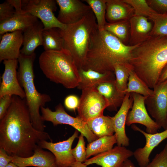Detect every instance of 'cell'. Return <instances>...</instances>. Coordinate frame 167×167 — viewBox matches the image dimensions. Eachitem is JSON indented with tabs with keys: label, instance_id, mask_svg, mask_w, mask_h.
<instances>
[{
	"label": "cell",
	"instance_id": "1",
	"mask_svg": "<svg viewBox=\"0 0 167 167\" xmlns=\"http://www.w3.org/2000/svg\"><path fill=\"white\" fill-rule=\"evenodd\" d=\"M51 140L48 133L36 129L25 98L13 96L11 103L0 122V148L9 155H32L39 142Z\"/></svg>",
	"mask_w": 167,
	"mask_h": 167
},
{
	"label": "cell",
	"instance_id": "2",
	"mask_svg": "<svg viewBox=\"0 0 167 167\" xmlns=\"http://www.w3.org/2000/svg\"><path fill=\"white\" fill-rule=\"evenodd\" d=\"M140 44L126 45L109 32L97 29L92 35L81 69L105 73L114 72V65L116 64L130 66L129 63L132 52Z\"/></svg>",
	"mask_w": 167,
	"mask_h": 167
},
{
	"label": "cell",
	"instance_id": "3",
	"mask_svg": "<svg viewBox=\"0 0 167 167\" xmlns=\"http://www.w3.org/2000/svg\"><path fill=\"white\" fill-rule=\"evenodd\" d=\"M131 69L150 88L158 82L167 65V36H150L133 51Z\"/></svg>",
	"mask_w": 167,
	"mask_h": 167
},
{
	"label": "cell",
	"instance_id": "4",
	"mask_svg": "<svg viewBox=\"0 0 167 167\" xmlns=\"http://www.w3.org/2000/svg\"><path fill=\"white\" fill-rule=\"evenodd\" d=\"M39 64L44 74L50 81L68 89L77 87L80 81L79 69L67 50L44 51L39 57Z\"/></svg>",
	"mask_w": 167,
	"mask_h": 167
},
{
	"label": "cell",
	"instance_id": "5",
	"mask_svg": "<svg viewBox=\"0 0 167 167\" xmlns=\"http://www.w3.org/2000/svg\"><path fill=\"white\" fill-rule=\"evenodd\" d=\"M98 29L95 16L92 10L81 20L59 28L64 41V49L72 55L78 69L85 61L93 34Z\"/></svg>",
	"mask_w": 167,
	"mask_h": 167
},
{
	"label": "cell",
	"instance_id": "6",
	"mask_svg": "<svg viewBox=\"0 0 167 167\" xmlns=\"http://www.w3.org/2000/svg\"><path fill=\"white\" fill-rule=\"evenodd\" d=\"M57 3L54 0H22V9L39 18L44 26V29L58 28L64 29L66 25L60 22L55 16Z\"/></svg>",
	"mask_w": 167,
	"mask_h": 167
},
{
	"label": "cell",
	"instance_id": "7",
	"mask_svg": "<svg viewBox=\"0 0 167 167\" xmlns=\"http://www.w3.org/2000/svg\"><path fill=\"white\" fill-rule=\"evenodd\" d=\"M41 118L44 122H51L54 126L62 124L69 125L83 134L88 143L98 138L89 129L86 122L78 116L74 117L68 114L61 104H59L55 107L54 111L44 107H41Z\"/></svg>",
	"mask_w": 167,
	"mask_h": 167
},
{
	"label": "cell",
	"instance_id": "8",
	"mask_svg": "<svg viewBox=\"0 0 167 167\" xmlns=\"http://www.w3.org/2000/svg\"><path fill=\"white\" fill-rule=\"evenodd\" d=\"M77 108L78 116L84 121L103 115L109 104L108 101L94 88L84 89Z\"/></svg>",
	"mask_w": 167,
	"mask_h": 167
},
{
	"label": "cell",
	"instance_id": "9",
	"mask_svg": "<svg viewBox=\"0 0 167 167\" xmlns=\"http://www.w3.org/2000/svg\"><path fill=\"white\" fill-rule=\"evenodd\" d=\"M153 93L148 96L145 105L149 114L165 130L167 129V80L158 83L153 88Z\"/></svg>",
	"mask_w": 167,
	"mask_h": 167
},
{
	"label": "cell",
	"instance_id": "10",
	"mask_svg": "<svg viewBox=\"0 0 167 167\" xmlns=\"http://www.w3.org/2000/svg\"><path fill=\"white\" fill-rule=\"evenodd\" d=\"M26 95L25 99L29 111L31 122L37 130L44 131L45 127L39 112L40 109L51 101L50 96L41 93L36 90L34 82L28 83L23 87Z\"/></svg>",
	"mask_w": 167,
	"mask_h": 167
},
{
	"label": "cell",
	"instance_id": "11",
	"mask_svg": "<svg viewBox=\"0 0 167 167\" xmlns=\"http://www.w3.org/2000/svg\"><path fill=\"white\" fill-rule=\"evenodd\" d=\"M133 102L131 109L127 115L126 125L129 126L134 123L141 124L146 127V131L149 134L157 133L161 128L150 117L145 105V101L148 96L136 93H131Z\"/></svg>",
	"mask_w": 167,
	"mask_h": 167
},
{
	"label": "cell",
	"instance_id": "12",
	"mask_svg": "<svg viewBox=\"0 0 167 167\" xmlns=\"http://www.w3.org/2000/svg\"><path fill=\"white\" fill-rule=\"evenodd\" d=\"M79 131L76 130L67 140L56 143L43 140L38 145L50 151L54 155L58 167H70L75 161L71 152V147L75 139L78 137Z\"/></svg>",
	"mask_w": 167,
	"mask_h": 167
},
{
	"label": "cell",
	"instance_id": "13",
	"mask_svg": "<svg viewBox=\"0 0 167 167\" xmlns=\"http://www.w3.org/2000/svg\"><path fill=\"white\" fill-rule=\"evenodd\" d=\"M18 59L4 60V72L2 76L0 87V98L6 95L16 96L22 99L26 97L25 91L19 84L16 69Z\"/></svg>",
	"mask_w": 167,
	"mask_h": 167
},
{
	"label": "cell",
	"instance_id": "14",
	"mask_svg": "<svg viewBox=\"0 0 167 167\" xmlns=\"http://www.w3.org/2000/svg\"><path fill=\"white\" fill-rule=\"evenodd\" d=\"M59 7L57 18L66 25L81 20L92 10L90 6L79 0H56Z\"/></svg>",
	"mask_w": 167,
	"mask_h": 167
},
{
	"label": "cell",
	"instance_id": "15",
	"mask_svg": "<svg viewBox=\"0 0 167 167\" xmlns=\"http://www.w3.org/2000/svg\"><path fill=\"white\" fill-rule=\"evenodd\" d=\"M133 155V152L125 147L117 146L106 152L87 159V166L96 164L101 167H123L125 162Z\"/></svg>",
	"mask_w": 167,
	"mask_h": 167
},
{
	"label": "cell",
	"instance_id": "16",
	"mask_svg": "<svg viewBox=\"0 0 167 167\" xmlns=\"http://www.w3.org/2000/svg\"><path fill=\"white\" fill-rule=\"evenodd\" d=\"M132 128L142 133L146 139V143L142 148L137 149L133 155L140 167H146L150 163L149 157L153 149L162 141L167 138V129L160 133L149 134L143 131L135 125Z\"/></svg>",
	"mask_w": 167,
	"mask_h": 167
},
{
	"label": "cell",
	"instance_id": "17",
	"mask_svg": "<svg viewBox=\"0 0 167 167\" xmlns=\"http://www.w3.org/2000/svg\"><path fill=\"white\" fill-rule=\"evenodd\" d=\"M133 102L131 93H126L119 110L114 116L111 117L118 146L125 147L129 145V139L126 134L125 125L127 114Z\"/></svg>",
	"mask_w": 167,
	"mask_h": 167
},
{
	"label": "cell",
	"instance_id": "18",
	"mask_svg": "<svg viewBox=\"0 0 167 167\" xmlns=\"http://www.w3.org/2000/svg\"><path fill=\"white\" fill-rule=\"evenodd\" d=\"M23 43L21 31L7 32L1 36L0 42V62L6 60L18 59Z\"/></svg>",
	"mask_w": 167,
	"mask_h": 167
},
{
	"label": "cell",
	"instance_id": "19",
	"mask_svg": "<svg viewBox=\"0 0 167 167\" xmlns=\"http://www.w3.org/2000/svg\"><path fill=\"white\" fill-rule=\"evenodd\" d=\"M42 149L38 145L33 154L27 157L12 156L11 162L19 167H58L53 154Z\"/></svg>",
	"mask_w": 167,
	"mask_h": 167
},
{
	"label": "cell",
	"instance_id": "20",
	"mask_svg": "<svg viewBox=\"0 0 167 167\" xmlns=\"http://www.w3.org/2000/svg\"><path fill=\"white\" fill-rule=\"evenodd\" d=\"M148 19L144 16L134 15L130 19V45L141 44L151 36L153 26Z\"/></svg>",
	"mask_w": 167,
	"mask_h": 167
},
{
	"label": "cell",
	"instance_id": "21",
	"mask_svg": "<svg viewBox=\"0 0 167 167\" xmlns=\"http://www.w3.org/2000/svg\"><path fill=\"white\" fill-rule=\"evenodd\" d=\"M38 18L25 11L20 13L15 12L9 19L0 23L1 37L4 34L17 31L23 32L38 21Z\"/></svg>",
	"mask_w": 167,
	"mask_h": 167
},
{
	"label": "cell",
	"instance_id": "22",
	"mask_svg": "<svg viewBox=\"0 0 167 167\" xmlns=\"http://www.w3.org/2000/svg\"><path fill=\"white\" fill-rule=\"evenodd\" d=\"M134 15L133 8L123 0H106L105 19L108 23L129 20Z\"/></svg>",
	"mask_w": 167,
	"mask_h": 167
},
{
	"label": "cell",
	"instance_id": "23",
	"mask_svg": "<svg viewBox=\"0 0 167 167\" xmlns=\"http://www.w3.org/2000/svg\"><path fill=\"white\" fill-rule=\"evenodd\" d=\"M44 26L41 21H38L35 24L23 32V47L20 53L30 55L39 46L42 45V32Z\"/></svg>",
	"mask_w": 167,
	"mask_h": 167
},
{
	"label": "cell",
	"instance_id": "24",
	"mask_svg": "<svg viewBox=\"0 0 167 167\" xmlns=\"http://www.w3.org/2000/svg\"><path fill=\"white\" fill-rule=\"evenodd\" d=\"M108 101L109 106L107 109L115 111L120 107L126 93L119 92L115 84V79L100 84L94 87Z\"/></svg>",
	"mask_w": 167,
	"mask_h": 167
},
{
	"label": "cell",
	"instance_id": "25",
	"mask_svg": "<svg viewBox=\"0 0 167 167\" xmlns=\"http://www.w3.org/2000/svg\"><path fill=\"white\" fill-rule=\"evenodd\" d=\"M80 81L77 87L79 89L94 88L101 83L115 79L114 72L100 73L91 69H79Z\"/></svg>",
	"mask_w": 167,
	"mask_h": 167
},
{
	"label": "cell",
	"instance_id": "26",
	"mask_svg": "<svg viewBox=\"0 0 167 167\" xmlns=\"http://www.w3.org/2000/svg\"><path fill=\"white\" fill-rule=\"evenodd\" d=\"M36 57L35 53L30 55L20 53L18 59L19 66L17 77L19 83L22 87L28 83L34 82L35 75L33 64Z\"/></svg>",
	"mask_w": 167,
	"mask_h": 167
},
{
	"label": "cell",
	"instance_id": "27",
	"mask_svg": "<svg viewBox=\"0 0 167 167\" xmlns=\"http://www.w3.org/2000/svg\"><path fill=\"white\" fill-rule=\"evenodd\" d=\"M86 122L89 129L98 138L113 135L114 131L111 117L103 115Z\"/></svg>",
	"mask_w": 167,
	"mask_h": 167
},
{
	"label": "cell",
	"instance_id": "28",
	"mask_svg": "<svg viewBox=\"0 0 167 167\" xmlns=\"http://www.w3.org/2000/svg\"><path fill=\"white\" fill-rule=\"evenodd\" d=\"M43 46L45 51H59L64 49V41L58 28L44 29Z\"/></svg>",
	"mask_w": 167,
	"mask_h": 167
},
{
	"label": "cell",
	"instance_id": "29",
	"mask_svg": "<svg viewBox=\"0 0 167 167\" xmlns=\"http://www.w3.org/2000/svg\"><path fill=\"white\" fill-rule=\"evenodd\" d=\"M117 143V138L115 134L98 138L88 143L86 148L87 159L92 156L96 155L111 149Z\"/></svg>",
	"mask_w": 167,
	"mask_h": 167
},
{
	"label": "cell",
	"instance_id": "30",
	"mask_svg": "<svg viewBox=\"0 0 167 167\" xmlns=\"http://www.w3.org/2000/svg\"><path fill=\"white\" fill-rule=\"evenodd\" d=\"M104 30L117 37L123 44L129 41L130 36V24L129 20H123L114 23L107 22Z\"/></svg>",
	"mask_w": 167,
	"mask_h": 167
},
{
	"label": "cell",
	"instance_id": "31",
	"mask_svg": "<svg viewBox=\"0 0 167 167\" xmlns=\"http://www.w3.org/2000/svg\"><path fill=\"white\" fill-rule=\"evenodd\" d=\"M129 76L125 93H136L144 96L153 95V90L149 88L145 83L131 69L129 71Z\"/></svg>",
	"mask_w": 167,
	"mask_h": 167
},
{
	"label": "cell",
	"instance_id": "32",
	"mask_svg": "<svg viewBox=\"0 0 167 167\" xmlns=\"http://www.w3.org/2000/svg\"><path fill=\"white\" fill-rule=\"evenodd\" d=\"M91 7L96 19L98 29L104 30L107 23L105 19L106 0H84Z\"/></svg>",
	"mask_w": 167,
	"mask_h": 167
},
{
	"label": "cell",
	"instance_id": "33",
	"mask_svg": "<svg viewBox=\"0 0 167 167\" xmlns=\"http://www.w3.org/2000/svg\"><path fill=\"white\" fill-rule=\"evenodd\" d=\"M131 69L130 66L124 64H116L114 65L116 85L121 92L126 93Z\"/></svg>",
	"mask_w": 167,
	"mask_h": 167
},
{
	"label": "cell",
	"instance_id": "34",
	"mask_svg": "<svg viewBox=\"0 0 167 167\" xmlns=\"http://www.w3.org/2000/svg\"><path fill=\"white\" fill-rule=\"evenodd\" d=\"M149 19L153 23L150 36H167V12H156Z\"/></svg>",
	"mask_w": 167,
	"mask_h": 167
},
{
	"label": "cell",
	"instance_id": "35",
	"mask_svg": "<svg viewBox=\"0 0 167 167\" xmlns=\"http://www.w3.org/2000/svg\"><path fill=\"white\" fill-rule=\"evenodd\" d=\"M126 3L131 5L133 8L134 15L142 16L148 18L156 13L145 0H123Z\"/></svg>",
	"mask_w": 167,
	"mask_h": 167
},
{
	"label": "cell",
	"instance_id": "36",
	"mask_svg": "<svg viewBox=\"0 0 167 167\" xmlns=\"http://www.w3.org/2000/svg\"><path fill=\"white\" fill-rule=\"evenodd\" d=\"M84 135L81 134L78 137L79 139L76 147L72 149V154L76 161L81 162H84L86 158V148Z\"/></svg>",
	"mask_w": 167,
	"mask_h": 167
},
{
	"label": "cell",
	"instance_id": "37",
	"mask_svg": "<svg viewBox=\"0 0 167 167\" xmlns=\"http://www.w3.org/2000/svg\"><path fill=\"white\" fill-rule=\"evenodd\" d=\"M146 167H167V143Z\"/></svg>",
	"mask_w": 167,
	"mask_h": 167
},
{
	"label": "cell",
	"instance_id": "38",
	"mask_svg": "<svg viewBox=\"0 0 167 167\" xmlns=\"http://www.w3.org/2000/svg\"><path fill=\"white\" fill-rule=\"evenodd\" d=\"M15 9L8 0L0 4V23L3 22L13 16Z\"/></svg>",
	"mask_w": 167,
	"mask_h": 167
},
{
	"label": "cell",
	"instance_id": "39",
	"mask_svg": "<svg viewBox=\"0 0 167 167\" xmlns=\"http://www.w3.org/2000/svg\"><path fill=\"white\" fill-rule=\"evenodd\" d=\"M149 5L159 13L167 12V0H147Z\"/></svg>",
	"mask_w": 167,
	"mask_h": 167
},
{
	"label": "cell",
	"instance_id": "40",
	"mask_svg": "<svg viewBox=\"0 0 167 167\" xmlns=\"http://www.w3.org/2000/svg\"><path fill=\"white\" fill-rule=\"evenodd\" d=\"M12 99V96L6 95L0 98V120L6 114L10 106Z\"/></svg>",
	"mask_w": 167,
	"mask_h": 167
},
{
	"label": "cell",
	"instance_id": "41",
	"mask_svg": "<svg viewBox=\"0 0 167 167\" xmlns=\"http://www.w3.org/2000/svg\"><path fill=\"white\" fill-rule=\"evenodd\" d=\"M79 99L75 95H71L66 96L65 99L64 104L66 108L70 110H75L77 109L79 104Z\"/></svg>",
	"mask_w": 167,
	"mask_h": 167
},
{
	"label": "cell",
	"instance_id": "42",
	"mask_svg": "<svg viewBox=\"0 0 167 167\" xmlns=\"http://www.w3.org/2000/svg\"><path fill=\"white\" fill-rule=\"evenodd\" d=\"M12 156L9 155L3 149L0 148V167H5L12 160Z\"/></svg>",
	"mask_w": 167,
	"mask_h": 167
},
{
	"label": "cell",
	"instance_id": "43",
	"mask_svg": "<svg viewBox=\"0 0 167 167\" xmlns=\"http://www.w3.org/2000/svg\"><path fill=\"white\" fill-rule=\"evenodd\" d=\"M8 1L14 7L15 12L20 13L24 12L22 9V0H8Z\"/></svg>",
	"mask_w": 167,
	"mask_h": 167
},
{
	"label": "cell",
	"instance_id": "44",
	"mask_svg": "<svg viewBox=\"0 0 167 167\" xmlns=\"http://www.w3.org/2000/svg\"><path fill=\"white\" fill-rule=\"evenodd\" d=\"M167 80V65L164 68L160 75L158 83Z\"/></svg>",
	"mask_w": 167,
	"mask_h": 167
},
{
	"label": "cell",
	"instance_id": "45",
	"mask_svg": "<svg viewBox=\"0 0 167 167\" xmlns=\"http://www.w3.org/2000/svg\"><path fill=\"white\" fill-rule=\"evenodd\" d=\"M87 165L84 163L75 161L70 167H87Z\"/></svg>",
	"mask_w": 167,
	"mask_h": 167
},
{
	"label": "cell",
	"instance_id": "46",
	"mask_svg": "<svg viewBox=\"0 0 167 167\" xmlns=\"http://www.w3.org/2000/svg\"><path fill=\"white\" fill-rule=\"evenodd\" d=\"M123 167H136L130 160L128 159L124 162Z\"/></svg>",
	"mask_w": 167,
	"mask_h": 167
},
{
	"label": "cell",
	"instance_id": "47",
	"mask_svg": "<svg viewBox=\"0 0 167 167\" xmlns=\"http://www.w3.org/2000/svg\"><path fill=\"white\" fill-rule=\"evenodd\" d=\"M5 167H19L13 162H10Z\"/></svg>",
	"mask_w": 167,
	"mask_h": 167
},
{
	"label": "cell",
	"instance_id": "48",
	"mask_svg": "<svg viewBox=\"0 0 167 167\" xmlns=\"http://www.w3.org/2000/svg\"></svg>",
	"mask_w": 167,
	"mask_h": 167
}]
</instances>
